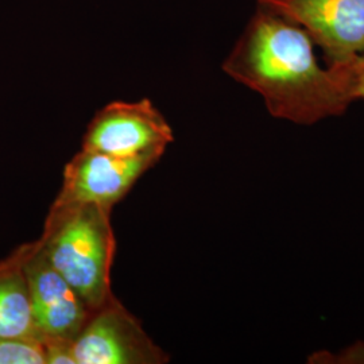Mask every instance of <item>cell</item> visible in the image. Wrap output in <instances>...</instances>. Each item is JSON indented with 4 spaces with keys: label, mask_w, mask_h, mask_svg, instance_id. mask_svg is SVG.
Masks as SVG:
<instances>
[{
    "label": "cell",
    "mask_w": 364,
    "mask_h": 364,
    "mask_svg": "<svg viewBox=\"0 0 364 364\" xmlns=\"http://www.w3.org/2000/svg\"><path fill=\"white\" fill-rule=\"evenodd\" d=\"M221 69L259 93L272 117L312 126L353 103L338 70L318 64L304 28L259 6Z\"/></svg>",
    "instance_id": "cell-1"
},
{
    "label": "cell",
    "mask_w": 364,
    "mask_h": 364,
    "mask_svg": "<svg viewBox=\"0 0 364 364\" xmlns=\"http://www.w3.org/2000/svg\"><path fill=\"white\" fill-rule=\"evenodd\" d=\"M111 212L92 203H53L38 243L53 267L96 312L114 299L117 242Z\"/></svg>",
    "instance_id": "cell-2"
},
{
    "label": "cell",
    "mask_w": 364,
    "mask_h": 364,
    "mask_svg": "<svg viewBox=\"0 0 364 364\" xmlns=\"http://www.w3.org/2000/svg\"><path fill=\"white\" fill-rule=\"evenodd\" d=\"M174 141L168 120L149 100L112 102L92 117L82 138V150L119 158L161 159Z\"/></svg>",
    "instance_id": "cell-3"
},
{
    "label": "cell",
    "mask_w": 364,
    "mask_h": 364,
    "mask_svg": "<svg viewBox=\"0 0 364 364\" xmlns=\"http://www.w3.org/2000/svg\"><path fill=\"white\" fill-rule=\"evenodd\" d=\"M257 6L304 28L328 65L364 55V0H258Z\"/></svg>",
    "instance_id": "cell-4"
},
{
    "label": "cell",
    "mask_w": 364,
    "mask_h": 364,
    "mask_svg": "<svg viewBox=\"0 0 364 364\" xmlns=\"http://www.w3.org/2000/svg\"><path fill=\"white\" fill-rule=\"evenodd\" d=\"M75 355L77 364H162L170 360L117 299L92 313L75 340Z\"/></svg>",
    "instance_id": "cell-5"
},
{
    "label": "cell",
    "mask_w": 364,
    "mask_h": 364,
    "mask_svg": "<svg viewBox=\"0 0 364 364\" xmlns=\"http://www.w3.org/2000/svg\"><path fill=\"white\" fill-rule=\"evenodd\" d=\"M23 270L31 314L41 338L75 341L93 312L53 267L38 240L28 243Z\"/></svg>",
    "instance_id": "cell-6"
},
{
    "label": "cell",
    "mask_w": 364,
    "mask_h": 364,
    "mask_svg": "<svg viewBox=\"0 0 364 364\" xmlns=\"http://www.w3.org/2000/svg\"><path fill=\"white\" fill-rule=\"evenodd\" d=\"M158 161L153 156L119 158L81 149L68 162L63 188L54 203H92L112 210Z\"/></svg>",
    "instance_id": "cell-7"
},
{
    "label": "cell",
    "mask_w": 364,
    "mask_h": 364,
    "mask_svg": "<svg viewBox=\"0 0 364 364\" xmlns=\"http://www.w3.org/2000/svg\"><path fill=\"white\" fill-rule=\"evenodd\" d=\"M28 243L14 250L0 260V336L1 338H37L23 263Z\"/></svg>",
    "instance_id": "cell-8"
},
{
    "label": "cell",
    "mask_w": 364,
    "mask_h": 364,
    "mask_svg": "<svg viewBox=\"0 0 364 364\" xmlns=\"http://www.w3.org/2000/svg\"><path fill=\"white\" fill-rule=\"evenodd\" d=\"M0 364H46L42 340L0 336Z\"/></svg>",
    "instance_id": "cell-9"
},
{
    "label": "cell",
    "mask_w": 364,
    "mask_h": 364,
    "mask_svg": "<svg viewBox=\"0 0 364 364\" xmlns=\"http://www.w3.org/2000/svg\"><path fill=\"white\" fill-rule=\"evenodd\" d=\"M344 87L351 96L352 102L364 100V55L353 57L348 61L332 64Z\"/></svg>",
    "instance_id": "cell-10"
},
{
    "label": "cell",
    "mask_w": 364,
    "mask_h": 364,
    "mask_svg": "<svg viewBox=\"0 0 364 364\" xmlns=\"http://www.w3.org/2000/svg\"><path fill=\"white\" fill-rule=\"evenodd\" d=\"M309 363L364 364V341H356L338 352L317 351L308 359Z\"/></svg>",
    "instance_id": "cell-11"
},
{
    "label": "cell",
    "mask_w": 364,
    "mask_h": 364,
    "mask_svg": "<svg viewBox=\"0 0 364 364\" xmlns=\"http://www.w3.org/2000/svg\"><path fill=\"white\" fill-rule=\"evenodd\" d=\"M42 343L46 364H77L75 341L65 338H45Z\"/></svg>",
    "instance_id": "cell-12"
}]
</instances>
